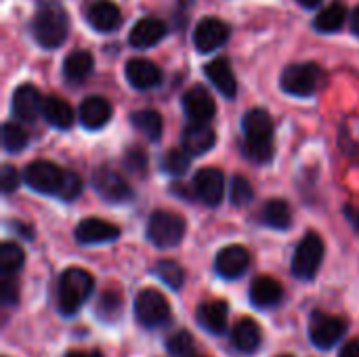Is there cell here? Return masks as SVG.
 Instances as JSON below:
<instances>
[{
    "label": "cell",
    "mask_w": 359,
    "mask_h": 357,
    "mask_svg": "<svg viewBox=\"0 0 359 357\" xmlns=\"http://www.w3.org/2000/svg\"><path fill=\"white\" fill-rule=\"evenodd\" d=\"M95 288V280L88 271L80 267H69L61 274L59 278V290H57V301L59 309L63 316H74L84 301L90 297Z\"/></svg>",
    "instance_id": "3957f363"
},
{
    "label": "cell",
    "mask_w": 359,
    "mask_h": 357,
    "mask_svg": "<svg viewBox=\"0 0 359 357\" xmlns=\"http://www.w3.org/2000/svg\"><path fill=\"white\" fill-rule=\"evenodd\" d=\"M229 25L217 17H204L194 29V44L200 53H212L229 40Z\"/></svg>",
    "instance_id": "30bf717a"
},
{
    "label": "cell",
    "mask_w": 359,
    "mask_h": 357,
    "mask_svg": "<svg viewBox=\"0 0 359 357\" xmlns=\"http://www.w3.org/2000/svg\"><path fill=\"white\" fill-rule=\"evenodd\" d=\"M261 339H263V332H261V326L250 320V318H244L236 324L233 332H231V343L238 351L242 353H252L261 347Z\"/></svg>",
    "instance_id": "cb8c5ba5"
},
{
    "label": "cell",
    "mask_w": 359,
    "mask_h": 357,
    "mask_svg": "<svg viewBox=\"0 0 359 357\" xmlns=\"http://www.w3.org/2000/svg\"><path fill=\"white\" fill-rule=\"evenodd\" d=\"M124 74H126L128 84L139 88V90H149V88H154V86H158L162 82V69L154 61L143 59V57L128 59L126 67H124Z\"/></svg>",
    "instance_id": "5bb4252c"
},
{
    "label": "cell",
    "mask_w": 359,
    "mask_h": 357,
    "mask_svg": "<svg viewBox=\"0 0 359 357\" xmlns=\"http://www.w3.org/2000/svg\"><path fill=\"white\" fill-rule=\"evenodd\" d=\"M32 32L42 48H57L69 32V17L57 2H42L32 21Z\"/></svg>",
    "instance_id": "7a4b0ae2"
},
{
    "label": "cell",
    "mask_w": 359,
    "mask_h": 357,
    "mask_svg": "<svg viewBox=\"0 0 359 357\" xmlns=\"http://www.w3.org/2000/svg\"><path fill=\"white\" fill-rule=\"evenodd\" d=\"M196 357H202V356H196Z\"/></svg>",
    "instance_id": "7dc6e473"
},
{
    "label": "cell",
    "mask_w": 359,
    "mask_h": 357,
    "mask_svg": "<svg viewBox=\"0 0 359 357\" xmlns=\"http://www.w3.org/2000/svg\"><path fill=\"white\" fill-rule=\"evenodd\" d=\"M297 2H299L301 6H305V8H318L322 0H297Z\"/></svg>",
    "instance_id": "ee69618b"
},
{
    "label": "cell",
    "mask_w": 359,
    "mask_h": 357,
    "mask_svg": "<svg viewBox=\"0 0 359 357\" xmlns=\"http://www.w3.org/2000/svg\"><path fill=\"white\" fill-rule=\"evenodd\" d=\"M244 154L255 162H269L273 156V120L265 109H250L242 120Z\"/></svg>",
    "instance_id": "6da1fadb"
},
{
    "label": "cell",
    "mask_w": 359,
    "mask_h": 357,
    "mask_svg": "<svg viewBox=\"0 0 359 357\" xmlns=\"http://www.w3.org/2000/svg\"><path fill=\"white\" fill-rule=\"evenodd\" d=\"M93 67H95V59L88 50H74L63 61V76L65 80L78 84L93 74Z\"/></svg>",
    "instance_id": "484cf974"
},
{
    "label": "cell",
    "mask_w": 359,
    "mask_h": 357,
    "mask_svg": "<svg viewBox=\"0 0 359 357\" xmlns=\"http://www.w3.org/2000/svg\"><path fill=\"white\" fill-rule=\"evenodd\" d=\"M162 168L175 177L185 175L189 170V154L185 149H170L162 160Z\"/></svg>",
    "instance_id": "e575fe53"
},
{
    "label": "cell",
    "mask_w": 359,
    "mask_h": 357,
    "mask_svg": "<svg viewBox=\"0 0 359 357\" xmlns=\"http://www.w3.org/2000/svg\"><path fill=\"white\" fill-rule=\"evenodd\" d=\"M168 27L162 19L158 17H143L135 23V27L128 34V42L135 48H149L158 44L166 36Z\"/></svg>",
    "instance_id": "ac0fdd59"
},
{
    "label": "cell",
    "mask_w": 359,
    "mask_h": 357,
    "mask_svg": "<svg viewBox=\"0 0 359 357\" xmlns=\"http://www.w3.org/2000/svg\"><path fill=\"white\" fill-rule=\"evenodd\" d=\"M63 170L53 164V162H46V160H36L32 164H27L25 173H23V179L25 183L34 189V191H40V194H57L61 183H63Z\"/></svg>",
    "instance_id": "9c48e42d"
},
{
    "label": "cell",
    "mask_w": 359,
    "mask_h": 357,
    "mask_svg": "<svg viewBox=\"0 0 359 357\" xmlns=\"http://www.w3.org/2000/svg\"><path fill=\"white\" fill-rule=\"evenodd\" d=\"M183 109H185L189 122L208 124V120L215 118L217 105H215L212 95H210L204 86L196 84V86H191V88L183 95Z\"/></svg>",
    "instance_id": "4fadbf2b"
},
{
    "label": "cell",
    "mask_w": 359,
    "mask_h": 357,
    "mask_svg": "<svg viewBox=\"0 0 359 357\" xmlns=\"http://www.w3.org/2000/svg\"><path fill=\"white\" fill-rule=\"evenodd\" d=\"M250 265V255L244 246H225L223 250H219L217 261H215V269L221 278L225 280H236L240 278Z\"/></svg>",
    "instance_id": "9a60e30c"
},
{
    "label": "cell",
    "mask_w": 359,
    "mask_h": 357,
    "mask_svg": "<svg viewBox=\"0 0 359 357\" xmlns=\"http://www.w3.org/2000/svg\"><path fill=\"white\" fill-rule=\"evenodd\" d=\"M120 236V227L105 219H82L76 227L78 244H105Z\"/></svg>",
    "instance_id": "2e32d148"
},
{
    "label": "cell",
    "mask_w": 359,
    "mask_h": 357,
    "mask_svg": "<svg viewBox=\"0 0 359 357\" xmlns=\"http://www.w3.org/2000/svg\"><path fill=\"white\" fill-rule=\"evenodd\" d=\"M347 332L345 320L316 311L309 320V339L318 349H332Z\"/></svg>",
    "instance_id": "ba28073f"
},
{
    "label": "cell",
    "mask_w": 359,
    "mask_h": 357,
    "mask_svg": "<svg viewBox=\"0 0 359 357\" xmlns=\"http://www.w3.org/2000/svg\"><path fill=\"white\" fill-rule=\"evenodd\" d=\"M351 27H353V32L359 36V6L353 11V17H351Z\"/></svg>",
    "instance_id": "f6af8a7d"
},
{
    "label": "cell",
    "mask_w": 359,
    "mask_h": 357,
    "mask_svg": "<svg viewBox=\"0 0 359 357\" xmlns=\"http://www.w3.org/2000/svg\"><path fill=\"white\" fill-rule=\"evenodd\" d=\"M44 99L34 84H21L13 93V114L23 122H34L42 114Z\"/></svg>",
    "instance_id": "e0dca14e"
},
{
    "label": "cell",
    "mask_w": 359,
    "mask_h": 357,
    "mask_svg": "<svg viewBox=\"0 0 359 357\" xmlns=\"http://www.w3.org/2000/svg\"><path fill=\"white\" fill-rule=\"evenodd\" d=\"M23 250L13 244V242H4L0 246V274L6 276V278H13L21 267H23Z\"/></svg>",
    "instance_id": "4dcf8cb0"
},
{
    "label": "cell",
    "mask_w": 359,
    "mask_h": 357,
    "mask_svg": "<svg viewBox=\"0 0 359 357\" xmlns=\"http://www.w3.org/2000/svg\"><path fill=\"white\" fill-rule=\"evenodd\" d=\"M154 274L160 278V282H164V284H166L168 288H172V290H179V288L183 286V282H185V271H183V267H181L179 263L170 261V259L158 261L156 267H154Z\"/></svg>",
    "instance_id": "1f68e13d"
},
{
    "label": "cell",
    "mask_w": 359,
    "mask_h": 357,
    "mask_svg": "<svg viewBox=\"0 0 359 357\" xmlns=\"http://www.w3.org/2000/svg\"><path fill=\"white\" fill-rule=\"evenodd\" d=\"M217 143V135L210 124L189 122L183 130V149L189 156H202L210 151Z\"/></svg>",
    "instance_id": "d6986e66"
},
{
    "label": "cell",
    "mask_w": 359,
    "mask_h": 357,
    "mask_svg": "<svg viewBox=\"0 0 359 357\" xmlns=\"http://www.w3.org/2000/svg\"><path fill=\"white\" fill-rule=\"evenodd\" d=\"M135 316L141 326L145 328H158L168 322L170 318V305L164 299L162 292L154 288H145L135 299Z\"/></svg>",
    "instance_id": "52a82bcc"
},
{
    "label": "cell",
    "mask_w": 359,
    "mask_h": 357,
    "mask_svg": "<svg viewBox=\"0 0 359 357\" xmlns=\"http://www.w3.org/2000/svg\"><path fill=\"white\" fill-rule=\"evenodd\" d=\"M227 316H229V309H227V303L225 301H208V303H202L198 307V311H196L198 324L206 332H210V335L225 332Z\"/></svg>",
    "instance_id": "603a6c76"
},
{
    "label": "cell",
    "mask_w": 359,
    "mask_h": 357,
    "mask_svg": "<svg viewBox=\"0 0 359 357\" xmlns=\"http://www.w3.org/2000/svg\"><path fill=\"white\" fill-rule=\"evenodd\" d=\"M250 301L261 309L278 305L282 301V284L269 276L257 278L250 286Z\"/></svg>",
    "instance_id": "d4e9b609"
},
{
    "label": "cell",
    "mask_w": 359,
    "mask_h": 357,
    "mask_svg": "<svg viewBox=\"0 0 359 357\" xmlns=\"http://www.w3.org/2000/svg\"><path fill=\"white\" fill-rule=\"evenodd\" d=\"M252 198H255V189H252L250 181L242 175H236L231 181V202L242 208V206L250 204Z\"/></svg>",
    "instance_id": "d590c367"
},
{
    "label": "cell",
    "mask_w": 359,
    "mask_h": 357,
    "mask_svg": "<svg viewBox=\"0 0 359 357\" xmlns=\"http://www.w3.org/2000/svg\"><path fill=\"white\" fill-rule=\"evenodd\" d=\"M2 145L6 151H21L27 145V133L17 122H6L2 126Z\"/></svg>",
    "instance_id": "d6a6232c"
},
{
    "label": "cell",
    "mask_w": 359,
    "mask_h": 357,
    "mask_svg": "<svg viewBox=\"0 0 359 357\" xmlns=\"http://www.w3.org/2000/svg\"><path fill=\"white\" fill-rule=\"evenodd\" d=\"M280 357H290V356H280Z\"/></svg>",
    "instance_id": "bcb514c9"
},
{
    "label": "cell",
    "mask_w": 359,
    "mask_h": 357,
    "mask_svg": "<svg viewBox=\"0 0 359 357\" xmlns=\"http://www.w3.org/2000/svg\"><path fill=\"white\" fill-rule=\"evenodd\" d=\"M42 116H44V120L50 126L61 128V130H65V128H69L74 124V109H72V105L67 101H63L61 97H55V95L44 99Z\"/></svg>",
    "instance_id": "4316f807"
},
{
    "label": "cell",
    "mask_w": 359,
    "mask_h": 357,
    "mask_svg": "<svg viewBox=\"0 0 359 357\" xmlns=\"http://www.w3.org/2000/svg\"><path fill=\"white\" fill-rule=\"evenodd\" d=\"M194 191L206 206H219L225 191V177L219 168H202L194 177Z\"/></svg>",
    "instance_id": "7c38bea8"
},
{
    "label": "cell",
    "mask_w": 359,
    "mask_h": 357,
    "mask_svg": "<svg viewBox=\"0 0 359 357\" xmlns=\"http://www.w3.org/2000/svg\"><path fill=\"white\" fill-rule=\"evenodd\" d=\"M65 357H103L99 351H67L65 353Z\"/></svg>",
    "instance_id": "7bdbcfd3"
},
{
    "label": "cell",
    "mask_w": 359,
    "mask_h": 357,
    "mask_svg": "<svg viewBox=\"0 0 359 357\" xmlns=\"http://www.w3.org/2000/svg\"><path fill=\"white\" fill-rule=\"evenodd\" d=\"M109 118H111V105L107 99L93 95L80 103V122L84 128L88 130L103 128L109 122Z\"/></svg>",
    "instance_id": "7402d4cb"
},
{
    "label": "cell",
    "mask_w": 359,
    "mask_h": 357,
    "mask_svg": "<svg viewBox=\"0 0 359 357\" xmlns=\"http://www.w3.org/2000/svg\"><path fill=\"white\" fill-rule=\"evenodd\" d=\"M124 166L133 173H143L147 168V156L143 149H128L124 156Z\"/></svg>",
    "instance_id": "f35d334b"
},
{
    "label": "cell",
    "mask_w": 359,
    "mask_h": 357,
    "mask_svg": "<svg viewBox=\"0 0 359 357\" xmlns=\"http://www.w3.org/2000/svg\"><path fill=\"white\" fill-rule=\"evenodd\" d=\"M261 221L271 229H288L292 225V210L286 200H269L261 210Z\"/></svg>",
    "instance_id": "83f0119b"
},
{
    "label": "cell",
    "mask_w": 359,
    "mask_h": 357,
    "mask_svg": "<svg viewBox=\"0 0 359 357\" xmlns=\"http://www.w3.org/2000/svg\"><path fill=\"white\" fill-rule=\"evenodd\" d=\"M86 21L97 32H111L120 25L122 13L111 0H95L86 11Z\"/></svg>",
    "instance_id": "44dd1931"
},
{
    "label": "cell",
    "mask_w": 359,
    "mask_h": 357,
    "mask_svg": "<svg viewBox=\"0 0 359 357\" xmlns=\"http://www.w3.org/2000/svg\"><path fill=\"white\" fill-rule=\"evenodd\" d=\"M339 357H359V341H351L341 349Z\"/></svg>",
    "instance_id": "b9f144b4"
},
{
    "label": "cell",
    "mask_w": 359,
    "mask_h": 357,
    "mask_svg": "<svg viewBox=\"0 0 359 357\" xmlns=\"http://www.w3.org/2000/svg\"><path fill=\"white\" fill-rule=\"evenodd\" d=\"M122 314V297L114 290L103 292V297L99 299V316L107 322L116 320Z\"/></svg>",
    "instance_id": "8d00e7d4"
},
{
    "label": "cell",
    "mask_w": 359,
    "mask_h": 357,
    "mask_svg": "<svg viewBox=\"0 0 359 357\" xmlns=\"http://www.w3.org/2000/svg\"><path fill=\"white\" fill-rule=\"evenodd\" d=\"M130 122L137 130H141L149 141H158L162 137V116L156 109H141L130 116Z\"/></svg>",
    "instance_id": "f546056e"
},
{
    "label": "cell",
    "mask_w": 359,
    "mask_h": 357,
    "mask_svg": "<svg viewBox=\"0 0 359 357\" xmlns=\"http://www.w3.org/2000/svg\"><path fill=\"white\" fill-rule=\"evenodd\" d=\"M185 236V221L168 210L151 213L147 221V240L158 248H172Z\"/></svg>",
    "instance_id": "277c9868"
},
{
    "label": "cell",
    "mask_w": 359,
    "mask_h": 357,
    "mask_svg": "<svg viewBox=\"0 0 359 357\" xmlns=\"http://www.w3.org/2000/svg\"><path fill=\"white\" fill-rule=\"evenodd\" d=\"M93 187L97 189V194L103 200L114 202V204H120V202H126L133 198V189H130L128 181L120 173L109 170V168H99L93 175Z\"/></svg>",
    "instance_id": "8fae6325"
},
{
    "label": "cell",
    "mask_w": 359,
    "mask_h": 357,
    "mask_svg": "<svg viewBox=\"0 0 359 357\" xmlns=\"http://www.w3.org/2000/svg\"><path fill=\"white\" fill-rule=\"evenodd\" d=\"M17 299H19V290H17L15 280L2 276V280H0V303L2 305H15Z\"/></svg>",
    "instance_id": "ab89813d"
},
{
    "label": "cell",
    "mask_w": 359,
    "mask_h": 357,
    "mask_svg": "<svg viewBox=\"0 0 359 357\" xmlns=\"http://www.w3.org/2000/svg\"><path fill=\"white\" fill-rule=\"evenodd\" d=\"M0 187H2V191H4V194H13V191L19 187V173H17L11 164H4V166H2Z\"/></svg>",
    "instance_id": "60d3db41"
},
{
    "label": "cell",
    "mask_w": 359,
    "mask_h": 357,
    "mask_svg": "<svg viewBox=\"0 0 359 357\" xmlns=\"http://www.w3.org/2000/svg\"><path fill=\"white\" fill-rule=\"evenodd\" d=\"M206 78L212 82V86L227 99H233L238 95V80L233 76V69L229 65V61L225 57H219L215 61H210L206 67Z\"/></svg>",
    "instance_id": "ffe728a7"
},
{
    "label": "cell",
    "mask_w": 359,
    "mask_h": 357,
    "mask_svg": "<svg viewBox=\"0 0 359 357\" xmlns=\"http://www.w3.org/2000/svg\"><path fill=\"white\" fill-rule=\"evenodd\" d=\"M322 69L316 63H294L282 72L280 86L292 97H309L318 90Z\"/></svg>",
    "instance_id": "8992f818"
},
{
    "label": "cell",
    "mask_w": 359,
    "mask_h": 357,
    "mask_svg": "<svg viewBox=\"0 0 359 357\" xmlns=\"http://www.w3.org/2000/svg\"><path fill=\"white\" fill-rule=\"evenodd\" d=\"M347 19V6L341 4V2H334L330 6H326L324 11H320V15L316 17L313 25L318 32H324V34H332V32H339L343 27Z\"/></svg>",
    "instance_id": "f1b7e54d"
},
{
    "label": "cell",
    "mask_w": 359,
    "mask_h": 357,
    "mask_svg": "<svg viewBox=\"0 0 359 357\" xmlns=\"http://www.w3.org/2000/svg\"><path fill=\"white\" fill-rule=\"evenodd\" d=\"M324 261V240L316 231H309L294 250L292 274L299 280H313Z\"/></svg>",
    "instance_id": "5b68a950"
},
{
    "label": "cell",
    "mask_w": 359,
    "mask_h": 357,
    "mask_svg": "<svg viewBox=\"0 0 359 357\" xmlns=\"http://www.w3.org/2000/svg\"><path fill=\"white\" fill-rule=\"evenodd\" d=\"M166 349L172 357H196V345L189 332L181 330L177 335H172L166 343Z\"/></svg>",
    "instance_id": "836d02e7"
},
{
    "label": "cell",
    "mask_w": 359,
    "mask_h": 357,
    "mask_svg": "<svg viewBox=\"0 0 359 357\" xmlns=\"http://www.w3.org/2000/svg\"><path fill=\"white\" fill-rule=\"evenodd\" d=\"M80 194H82V179H80V175L74 173V170H67V173L63 175V183H61L57 196H59L63 202H72V200H76Z\"/></svg>",
    "instance_id": "74e56055"
}]
</instances>
